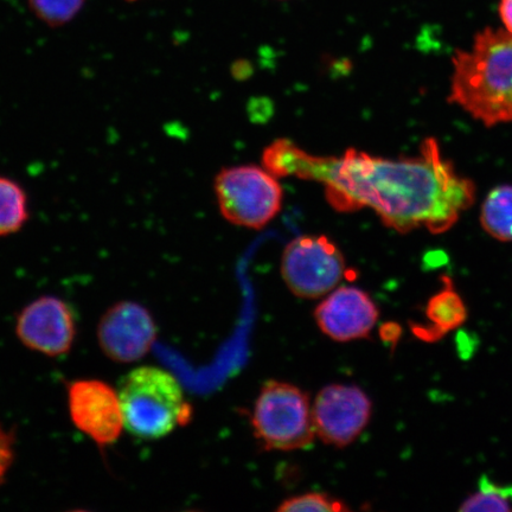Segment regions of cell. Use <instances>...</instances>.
I'll use <instances>...</instances> for the list:
<instances>
[{
	"mask_svg": "<svg viewBox=\"0 0 512 512\" xmlns=\"http://www.w3.org/2000/svg\"><path fill=\"white\" fill-rule=\"evenodd\" d=\"M262 164L278 178L322 183L332 209L354 213L369 208L384 226L401 234L420 228L446 233L476 198L475 184L458 174L433 138L421 144L419 155L398 159L352 147L341 157H320L281 138L266 147Z\"/></svg>",
	"mask_w": 512,
	"mask_h": 512,
	"instance_id": "obj_1",
	"label": "cell"
},
{
	"mask_svg": "<svg viewBox=\"0 0 512 512\" xmlns=\"http://www.w3.org/2000/svg\"><path fill=\"white\" fill-rule=\"evenodd\" d=\"M448 101L492 127L512 123V35L485 29L470 50L453 56Z\"/></svg>",
	"mask_w": 512,
	"mask_h": 512,
	"instance_id": "obj_2",
	"label": "cell"
},
{
	"mask_svg": "<svg viewBox=\"0 0 512 512\" xmlns=\"http://www.w3.org/2000/svg\"><path fill=\"white\" fill-rule=\"evenodd\" d=\"M118 395L125 428L138 438H164L190 420L191 407L181 384L163 369L132 370L121 380Z\"/></svg>",
	"mask_w": 512,
	"mask_h": 512,
	"instance_id": "obj_3",
	"label": "cell"
},
{
	"mask_svg": "<svg viewBox=\"0 0 512 512\" xmlns=\"http://www.w3.org/2000/svg\"><path fill=\"white\" fill-rule=\"evenodd\" d=\"M252 426L266 450H304L316 438L309 395L286 382L264 384L255 402Z\"/></svg>",
	"mask_w": 512,
	"mask_h": 512,
	"instance_id": "obj_4",
	"label": "cell"
},
{
	"mask_svg": "<svg viewBox=\"0 0 512 512\" xmlns=\"http://www.w3.org/2000/svg\"><path fill=\"white\" fill-rule=\"evenodd\" d=\"M264 166H230L215 177L214 190L222 216L249 229H262L280 213L284 190Z\"/></svg>",
	"mask_w": 512,
	"mask_h": 512,
	"instance_id": "obj_5",
	"label": "cell"
},
{
	"mask_svg": "<svg viewBox=\"0 0 512 512\" xmlns=\"http://www.w3.org/2000/svg\"><path fill=\"white\" fill-rule=\"evenodd\" d=\"M347 271L341 249L325 235L293 239L281 259V275L287 287L305 299H317L334 291Z\"/></svg>",
	"mask_w": 512,
	"mask_h": 512,
	"instance_id": "obj_6",
	"label": "cell"
},
{
	"mask_svg": "<svg viewBox=\"0 0 512 512\" xmlns=\"http://www.w3.org/2000/svg\"><path fill=\"white\" fill-rule=\"evenodd\" d=\"M371 401L352 384H330L320 390L312 407L316 437L326 445L344 448L366 430L371 418Z\"/></svg>",
	"mask_w": 512,
	"mask_h": 512,
	"instance_id": "obj_7",
	"label": "cell"
},
{
	"mask_svg": "<svg viewBox=\"0 0 512 512\" xmlns=\"http://www.w3.org/2000/svg\"><path fill=\"white\" fill-rule=\"evenodd\" d=\"M68 406L74 425L100 446L111 445L123 432L124 416L118 390L99 380L69 384Z\"/></svg>",
	"mask_w": 512,
	"mask_h": 512,
	"instance_id": "obj_8",
	"label": "cell"
},
{
	"mask_svg": "<svg viewBox=\"0 0 512 512\" xmlns=\"http://www.w3.org/2000/svg\"><path fill=\"white\" fill-rule=\"evenodd\" d=\"M157 326L151 313L134 302H121L108 309L100 319L98 341L113 362L142 360L155 344Z\"/></svg>",
	"mask_w": 512,
	"mask_h": 512,
	"instance_id": "obj_9",
	"label": "cell"
},
{
	"mask_svg": "<svg viewBox=\"0 0 512 512\" xmlns=\"http://www.w3.org/2000/svg\"><path fill=\"white\" fill-rule=\"evenodd\" d=\"M16 334L25 347L40 354L50 357L67 354L76 336L72 307L60 298H38L19 315Z\"/></svg>",
	"mask_w": 512,
	"mask_h": 512,
	"instance_id": "obj_10",
	"label": "cell"
},
{
	"mask_svg": "<svg viewBox=\"0 0 512 512\" xmlns=\"http://www.w3.org/2000/svg\"><path fill=\"white\" fill-rule=\"evenodd\" d=\"M379 315L369 294L354 286L335 288L315 311L317 325L323 334L343 343L369 337Z\"/></svg>",
	"mask_w": 512,
	"mask_h": 512,
	"instance_id": "obj_11",
	"label": "cell"
},
{
	"mask_svg": "<svg viewBox=\"0 0 512 512\" xmlns=\"http://www.w3.org/2000/svg\"><path fill=\"white\" fill-rule=\"evenodd\" d=\"M444 288L435 294L427 304L428 325L412 324L413 334L425 342H437L448 332L465 323L466 306L462 297L454 291L450 278H443Z\"/></svg>",
	"mask_w": 512,
	"mask_h": 512,
	"instance_id": "obj_12",
	"label": "cell"
},
{
	"mask_svg": "<svg viewBox=\"0 0 512 512\" xmlns=\"http://www.w3.org/2000/svg\"><path fill=\"white\" fill-rule=\"evenodd\" d=\"M29 219L27 191L15 179L0 175V238L18 233Z\"/></svg>",
	"mask_w": 512,
	"mask_h": 512,
	"instance_id": "obj_13",
	"label": "cell"
},
{
	"mask_svg": "<svg viewBox=\"0 0 512 512\" xmlns=\"http://www.w3.org/2000/svg\"><path fill=\"white\" fill-rule=\"evenodd\" d=\"M480 222L486 233L499 241H512V187L502 185L490 192L482 207Z\"/></svg>",
	"mask_w": 512,
	"mask_h": 512,
	"instance_id": "obj_14",
	"label": "cell"
},
{
	"mask_svg": "<svg viewBox=\"0 0 512 512\" xmlns=\"http://www.w3.org/2000/svg\"><path fill=\"white\" fill-rule=\"evenodd\" d=\"M460 511H512V486H503L491 482L488 476L479 480L476 494L467 497Z\"/></svg>",
	"mask_w": 512,
	"mask_h": 512,
	"instance_id": "obj_15",
	"label": "cell"
},
{
	"mask_svg": "<svg viewBox=\"0 0 512 512\" xmlns=\"http://www.w3.org/2000/svg\"><path fill=\"white\" fill-rule=\"evenodd\" d=\"M85 3L86 0H28L32 14L51 28L72 22Z\"/></svg>",
	"mask_w": 512,
	"mask_h": 512,
	"instance_id": "obj_16",
	"label": "cell"
},
{
	"mask_svg": "<svg viewBox=\"0 0 512 512\" xmlns=\"http://www.w3.org/2000/svg\"><path fill=\"white\" fill-rule=\"evenodd\" d=\"M277 511L341 512L349 511V508L341 499L325 494V492H307V494L285 499V501L279 505Z\"/></svg>",
	"mask_w": 512,
	"mask_h": 512,
	"instance_id": "obj_17",
	"label": "cell"
},
{
	"mask_svg": "<svg viewBox=\"0 0 512 512\" xmlns=\"http://www.w3.org/2000/svg\"><path fill=\"white\" fill-rule=\"evenodd\" d=\"M12 462H14V441L11 435L0 427V484L8 475Z\"/></svg>",
	"mask_w": 512,
	"mask_h": 512,
	"instance_id": "obj_18",
	"label": "cell"
},
{
	"mask_svg": "<svg viewBox=\"0 0 512 512\" xmlns=\"http://www.w3.org/2000/svg\"><path fill=\"white\" fill-rule=\"evenodd\" d=\"M380 336L382 341L392 345V349L394 350L402 336V328L398 323L394 322L383 324L380 329Z\"/></svg>",
	"mask_w": 512,
	"mask_h": 512,
	"instance_id": "obj_19",
	"label": "cell"
},
{
	"mask_svg": "<svg viewBox=\"0 0 512 512\" xmlns=\"http://www.w3.org/2000/svg\"><path fill=\"white\" fill-rule=\"evenodd\" d=\"M499 14H501L505 29L512 35V0H502Z\"/></svg>",
	"mask_w": 512,
	"mask_h": 512,
	"instance_id": "obj_20",
	"label": "cell"
},
{
	"mask_svg": "<svg viewBox=\"0 0 512 512\" xmlns=\"http://www.w3.org/2000/svg\"><path fill=\"white\" fill-rule=\"evenodd\" d=\"M130 2H136V0H130Z\"/></svg>",
	"mask_w": 512,
	"mask_h": 512,
	"instance_id": "obj_21",
	"label": "cell"
}]
</instances>
